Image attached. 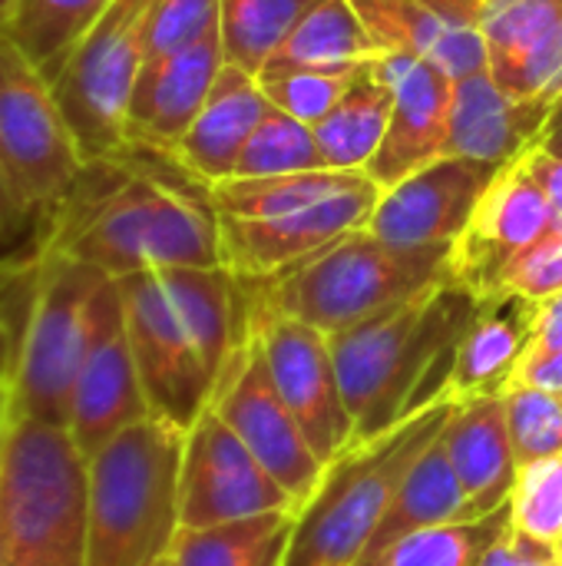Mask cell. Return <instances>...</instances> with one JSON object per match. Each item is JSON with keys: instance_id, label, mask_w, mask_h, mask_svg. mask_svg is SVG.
<instances>
[{"instance_id": "6da1fadb", "label": "cell", "mask_w": 562, "mask_h": 566, "mask_svg": "<svg viewBox=\"0 0 562 566\" xmlns=\"http://www.w3.org/2000/svg\"><path fill=\"white\" fill-rule=\"evenodd\" d=\"M159 153L126 146L89 163L63 209L40 229V249L79 259L109 279L152 269L222 265L209 189L156 169Z\"/></svg>"}, {"instance_id": "7a4b0ae2", "label": "cell", "mask_w": 562, "mask_h": 566, "mask_svg": "<svg viewBox=\"0 0 562 566\" xmlns=\"http://www.w3.org/2000/svg\"><path fill=\"white\" fill-rule=\"evenodd\" d=\"M477 305L480 298L450 275L348 332L328 335L354 441L394 428L444 395Z\"/></svg>"}, {"instance_id": "3957f363", "label": "cell", "mask_w": 562, "mask_h": 566, "mask_svg": "<svg viewBox=\"0 0 562 566\" xmlns=\"http://www.w3.org/2000/svg\"><path fill=\"white\" fill-rule=\"evenodd\" d=\"M450 398L424 405L394 428L354 441L321 474L315 494L295 511L282 566H358L368 554L407 468L441 434Z\"/></svg>"}, {"instance_id": "277c9868", "label": "cell", "mask_w": 562, "mask_h": 566, "mask_svg": "<svg viewBox=\"0 0 562 566\" xmlns=\"http://www.w3.org/2000/svg\"><path fill=\"white\" fill-rule=\"evenodd\" d=\"M185 431L146 418L89 458L86 566H156L172 554Z\"/></svg>"}, {"instance_id": "5b68a950", "label": "cell", "mask_w": 562, "mask_h": 566, "mask_svg": "<svg viewBox=\"0 0 562 566\" xmlns=\"http://www.w3.org/2000/svg\"><path fill=\"white\" fill-rule=\"evenodd\" d=\"M89 458L66 428L13 421L0 434V566H86Z\"/></svg>"}, {"instance_id": "8992f818", "label": "cell", "mask_w": 562, "mask_h": 566, "mask_svg": "<svg viewBox=\"0 0 562 566\" xmlns=\"http://www.w3.org/2000/svg\"><path fill=\"white\" fill-rule=\"evenodd\" d=\"M441 279H450V245L397 249L361 226L285 275L248 285L275 312L338 335Z\"/></svg>"}, {"instance_id": "52a82bcc", "label": "cell", "mask_w": 562, "mask_h": 566, "mask_svg": "<svg viewBox=\"0 0 562 566\" xmlns=\"http://www.w3.org/2000/svg\"><path fill=\"white\" fill-rule=\"evenodd\" d=\"M109 275L99 269L43 252L33 265V285L23 325L17 332V358L10 371V418L50 428L70 424L73 385L89 348L96 295Z\"/></svg>"}, {"instance_id": "ba28073f", "label": "cell", "mask_w": 562, "mask_h": 566, "mask_svg": "<svg viewBox=\"0 0 562 566\" xmlns=\"http://www.w3.org/2000/svg\"><path fill=\"white\" fill-rule=\"evenodd\" d=\"M0 166L26 222L40 229L63 209L86 163L53 83L0 30Z\"/></svg>"}, {"instance_id": "9c48e42d", "label": "cell", "mask_w": 562, "mask_h": 566, "mask_svg": "<svg viewBox=\"0 0 562 566\" xmlns=\"http://www.w3.org/2000/svg\"><path fill=\"white\" fill-rule=\"evenodd\" d=\"M149 7L152 0H116L53 80L56 103L86 166L126 149V106L146 63Z\"/></svg>"}, {"instance_id": "30bf717a", "label": "cell", "mask_w": 562, "mask_h": 566, "mask_svg": "<svg viewBox=\"0 0 562 566\" xmlns=\"http://www.w3.org/2000/svg\"><path fill=\"white\" fill-rule=\"evenodd\" d=\"M238 285H242V302H245V325L255 332L262 345L275 391L282 395L295 421L305 428L321 461L331 464L354 441V424L344 408V395H341V381H338V368L331 355V338L265 305L248 282H238Z\"/></svg>"}, {"instance_id": "8fae6325", "label": "cell", "mask_w": 562, "mask_h": 566, "mask_svg": "<svg viewBox=\"0 0 562 566\" xmlns=\"http://www.w3.org/2000/svg\"><path fill=\"white\" fill-rule=\"evenodd\" d=\"M209 408H215L258 464L288 491L295 507L315 494L328 464L275 391L262 345L248 325H242V338L215 381Z\"/></svg>"}, {"instance_id": "7c38bea8", "label": "cell", "mask_w": 562, "mask_h": 566, "mask_svg": "<svg viewBox=\"0 0 562 566\" xmlns=\"http://www.w3.org/2000/svg\"><path fill=\"white\" fill-rule=\"evenodd\" d=\"M116 285L123 295L126 332L149 411L152 418L189 431L195 418L209 408L215 391V381L202 365L192 332L185 328L156 269L116 279Z\"/></svg>"}, {"instance_id": "4fadbf2b", "label": "cell", "mask_w": 562, "mask_h": 566, "mask_svg": "<svg viewBox=\"0 0 562 566\" xmlns=\"http://www.w3.org/2000/svg\"><path fill=\"white\" fill-rule=\"evenodd\" d=\"M275 511H298L288 491L258 464L242 438L205 408L182 441L179 524L182 531L219 527Z\"/></svg>"}, {"instance_id": "5bb4252c", "label": "cell", "mask_w": 562, "mask_h": 566, "mask_svg": "<svg viewBox=\"0 0 562 566\" xmlns=\"http://www.w3.org/2000/svg\"><path fill=\"white\" fill-rule=\"evenodd\" d=\"M381 186L361 172L351 186L315 206L268 216V219H219L222 265L242 282H268L318 255L351 229H361L378 199Z\"/></svg>"}, {"instance_id": "9a60e30c", "label": "cell", "mask_w": 562, "mask_h": 566, "mask_svg": "<svg viewBox=\"0 0 562 566\" xmlns=\"http://www.w3.org/2000/svg\"><path fill=\"white\" fill-rule=\"evenodd\" d=\"M550 235V202L523 159L500 166L484 189L467 229L450 245V275L477 298L497 295L513 265H520Z\"/></svg>"}, {"instance_id": "2e32d148", "label": "cell", "mask_w": 562, "mask_h": 566, "mask_svg": "<svg viewBox=\"0 0 562 566\" xmlns=\"http://www.w3.org/2000/svg\"><path fill=\"white\" fill-rule=\"evenodd\" d=\"M146 418H152V411L132 358L123 295L116 279H106V285L96 295L93 335L73 385L66 431L76 441V448L86 458H93L99 448H106L113 438H119Z\"/></svg>"}, {"instance_id": "e0dca14e", "label": "cell", "mask_w": 562, "mask_h": 566, "mask_svg": "<svg viewBox=\"0 0 562 566\" xmlns=\"http://www.w3.org/2000/svg\"><path fill=\"white\" fill-rule=\"evenodd\" d=\"M494 176L497 166L444 156L384 189L364 229L397 249L454 245Z\"/></svg>"}, {"instance_id": "ac0fdd59", "label": "cell", "mask_w": 562, "mask_h": 566, "mask_svg": "<svg viewBox=\"0 0 562 566\" xmlns=\"http://www.w3.org/2000/svg\"><path fill=\"white\" fill-rule=\"evenodd\" d=\"M378 66L391 86V119L381 149L364 172L381 189H391L447 156L454 80L434 63L407 53H384Z\"/></svg>"}, {"instance_id": "d6986e66", "label": "cell", "mask_w": 562, "mask_h": 566, "mask_svg": "<svg viewBox=\"0 0 562 566\" xmlns=\"http://www.w3.org/2000/svg\"><path fill=\"white\" fill-rule=\"evenodd\" d=\"M222 66L225 50L219 27L189 46L149 56L126 106V146L169 156L209 99Z\"/></svg>"}, {"instance_id": "ffe728a7", "label": "cell", "mask_w": 562, "mask_h": 566, "mask_svg": "<svg viewBox=\"0 0 562 566\" xmlns=\"http://www.w3.org/2000/svg\"><path fill=\"white\" fill-rule=\"evenodd\" d=\"M384 53L434 63L450 80L487 70L480 0H351Z\"/></svg>"}, {"instance_id": "44dd1931", "label": "cell", "mask_w": 562, "mask_h": 566, "mask_svg": "<svg viewBox=\"0 0 562 566\" xmlns=\"http://www.w3.org/2000/svg\"><path fill=\"white\" fill-rule=\"evenodd\" d=\"M490 76L547 103L562 99V0H480Z\"/></svg>"}, {"instance_id": "7402d4cb", "label": "cell", "mask_w": 562, "mask_h": 566, "mask_svg": "<svg viewBox=\"0 0 562 566\" xmlns=\"http://www.w3.org/2000/svg\"><path fill=\"white\" fill-rule=\"evenodd\" d=\"M556 103L503 90L490 70L454 80L447 156L510 166L543 143Z\"/></svg>"}, {"instance_id": "603a6c76", "label": "cell", "mask_w": 562, "mask_h": 566, "mask_svg": "<svg viewBox=\"0 0 562 566\" xmlns=\"http://www.w3.org/2000/svg\"><path fill=\"white\" fill-rule=\"evenodd\" d=\"M441 444L467 494L470 521L510 507L520 464L507 428L503 395L454 401L441 428Z\"/></svg>"}, {"instance_id": "cb8c5ba5", "label": "cell", "mask_w": 562, "mask_h": 566, "mask_svg": "<svg viewBox=\"0 0 562 566\" xmlns=\"http://www.w3.org/2000/svg\"><path fill=\"white\" fill-rule=\"evenodd\" d=\"M268 106L272 103L265 99L255 73L225 63L212 83L209 99L202 103L199 116L169 153V159L205 189L232 179L238 156Z\"/></svg>"}, {"instance_id": "d4e9b609", "label": "cell", "mask_w": 562, "mask_h": 566, "mask_svg": "<svg viewBox=\"0 0 562 566\" xmlns=\"http://www.w3.org/2000/svg\"><path fill=\"white\" fill-rule=\"evenodd\" d=\"M533 315H537V302L513 292H497L480 298L477 315L457 345L444 395L450 401L503 395L530 345Z\"/></svg>"}, {"instance_id": "484cf974", "label": "cell", "mask_w": 562, "mask_h": 566, "mask_svg": "<svg viewBox=\"0 0 562 566\" xmlns=\"http://www.w3.org/2000/svg\"><path fill=\"white\" fill-rule=\"evenodd\" d=\"M454 521H470V511H467V494H464V488L454 474V464H450V458L441 444V434H437L407 468V474H404L368 554H374V551H381V547H388V544H394L414 531L454 524Z\"/></svg>"}, {"instance_id": "4316f807", "label": "cell", "mask_w": 562, "mask_h": 566, "mask_svg": "<svg viewBox=\"0 0 562 566\" xmlns=\"http://www.w3.org/2000/svg\"><path fill=\"white\" fill-rule=\"evenodd\" d=\"M378 63L361 66L335 109L315 126V139L328 169H368L384 143L391 119V86Z\"/></svg>"}, {"instance_id": "83f0119b", "label": "cell", "mask_w": 562, "mask_h": 566, "mask_svg": "<svg viewBox=\"0 0 562 566\" xmlns=\"http://www.w3.org/2000/svg\"><path fill=\"white\" fill-rule=\"evenodd\" d=\"M295 531V511H275L202 531H179L176 566H282Z\"/></svg>"}, {"instance_id": "f1b7e54d", "label": "cell", "mask_w": 562, "mask_h": 566, "mask_svg": "<svg viewBox=\"0 0 562 566\" xmlns=\"http://www.w3.org/2000/svg\"><path fill=\"white\" fill-rule=\"evenodd\" d=\"M116 0H17L3 33L53 83L73 46Z\"/></svg>"}, {"instance_id": "f546056e", "label": "cell", "mask_w": 562, "mask_h": 566, "mask_svg": "<svg viewBox=\"0 0 562 566\" xmlns=\"http://www.w3.org/2000/svg\"><path fill=\"white\" fill-rule=\"evenodd\" d=\"M384 56L381 43L368 33L351 0H321L291 30L272 60L301 66H368Z\"/></svg>"}, {"instance_id": "4dcf8cb0", "label": "cell", "mask_w": 562, "mask_h": 566, "mask_svg": "<svg viewBox=\"0 0 562 566\" xmlns=\"http://www.w3.org/2000/svg\"><path fill=\"white\" fill-rule=\"evenodd\" d=\"M321 0H222L219 33L225 63L258 73Z\"/></svg>"}, {"instance_id": "1f68e13d", "label": "cell", "mask_w": 562, "mask_h": 566, "mask_svg": "<svg viewBox=\"0 0 562 566\" xmlns=\"http://www.w3.org/2000/svg\"><path fill=\"white\" fill-rule=\"evenodd\" d=\"M507 524H510V507L480 521L424 527L368 554L358 566H477L484 551L503 534Z\"/></svg>"}, {"instance_id": "d6a6232c", "label": "cell", "mask_w": 562, "mask_h": 566, "mask_svg": "<svg viewBox=\"0 0 562 566\" xmlns=\"http://www.w3.org/2000/svg\"><path fill=\"white\" fill-rule=\"evenodd\" d=\"M358 70L361 66L331 70V66H301V63L268 60L255 73V80L275 109H282L308 126H318L335 109V103L344 96V90L351 86Z\"/></svg>"}, {"instance_id": "836d02e7", "label": "cell", "mask_w": 562, "mask_h": 566, "mask_svg": "<svg viewBox=\"0 0 562 566\" xmlns=\"http://www.w3.org/2000/svg\"><path fill=\"white\" fill-rule=\"evenodd\" d=\"M328 169L321 146L315 139V126L268 106L262 123L255 126L252 139L245 143L235 176L242 179H262V176H291V172H311Z\"/></svg>"}, {"instance_id": "e575fe53", "label": "cell", "mask_w": 562, "mask_h": 566, "mask_svg": "<svg viewBox=\"0 0 562 566\" xmlns=\"http://www.w3.org/2000/svg\"><path fill=\"white\" fill-rule=\"evenodd\" d=\"M503 411L517 464L562 454V395L510 381L503 388Z\"/></svg>"}, {"instance_id": "d590c367", "label": "cell", "mask_w": 562, "mask_h": 566, "mask_svg": "<svg viewBox=\"0 0 562 566\" xmlns=\"http://www.w3.org/2000/svg\"><path fill=\"white\" fill-rule=\"evenodd\" d=\"M510 524L560 551L562 544V454L520 464L510 494Z\"/></svg>"}, {"instance_id": "8d00e7d4", "label": "cell", "mask_w": 562, "mask_h": 566, "mask_svg": "<svg viewBox=\"0 0 562 566\" xmlns=\"http://www.w3.org/2000/svg\"><path fill=\"white\" fill-rule=\"evenodd\" d=\"M222 0H152L146 20V60L189 46L219 27Z\"/></svg>"}, {"instance_id": "74e56055", "label": "cell", "mask_w": 562, "mask_h": 566, "mask_svg": "<svg viewBox=\"0 0 562 566\" xmlns=\"http://www.w3.org/2000/svg\"><path fill=\"white\" fill-rule=\"evenodd\" d=\"M562 289V239L537 245L520 265L510 269V275L503 279L500 292H513L523 295L530 302H540L553 292Z\"/></svg>"}, {"instance_id": "f35d334b", "label": "cell", "mask_w": 562, "mask_h": 566, "mask_svg": "<svg viewBox=\"0 0 562 566\" xmlns=\"http://www.w3.org/2000/svg\"><path fill=\"white\" fill-rule=\"evenodd\" d=\"M477 566H562V554L507 524L503 534L484 551Z\"/></svg>"}, {"instance_id": "ab89813d", "label": "cell", "mask_w": 562, "mask_h": 566, "mask_svg": "<svg viewBox=\"0 0 562 566\" xmlns=\"http://www.w3.org/2000/svg\"><path fill=\"white\" fill-rule=\"evenodd\" d=\"M527 169L533 172V179L540 182L547 202H550V235L543 242H553V239H562V156L537 146L523 156ZM540 242V245H543Z\"/></svg>"}, {"instance_id": "60d3db41", "label": "cell", "mask_w": 562, "mask_h": 566, "mask_svg": "<svg viewBox=\"0 0 562 566\" xmlns=\"http://www.w3.org/2000/svg\"><path fill=\"white\" fill-rule=\"evenodd\" d=\"M560 348H562V289L537 302L533 335H530V345H527V352H523V358H520V361L543 358V355L560 352Z\"/></svg>"}, {"instance_id": "b9f144b4", "label": "cell", "mask_w": 562, "mask_h": 566, "mask_svg": "<svg viewBox=\"0 0 562 566\" xmlns=\"http://www.w3.org/2000/svg\"><path fill=\"white\" fill-rule=\"evenodd\" d=\"M26 219H23V212H20V206H17V199H13V192H10V182H7V176H3V166H0V235H10L13 229H20Z\"/></svg>"}, {"instance_id": "7bdbcfd3", "label": "cell", "mask_w": 562, "mask_h": 566, "mask_svg": "<svg viewBox=\"0 0 562 566\" xmlns=\"http://www.w3.org/2000/svg\"><path fill=\"white\" fill-rule=\"evenodd\" d=\"M13 358H17V332H13L10 322L0 315V385H10Z\"/></svg>"}, {"instance_id": "ee69618b", "label": "cell", "mask_w": 562, "mask_h": 566, "mask_svg": "<svg viewBox=\"0 0 562 566\" xmlns=\"http://www.w3.org/2000/svg\"><path fill=\"white\" fill-rule=\"evenodd\" d=\"M543 149H550V153H556L562 156V99L556 103V109H553V116H550V126H547V133H543V143H540Z\"/></svg>"}, {"instance_id": "f6af8a7d", "label": "cell", "mask_w": 562, "mask_h": 566, "mask_svg": "<svg viewBox=\"0 0 562 566\" xmlns=\"http://www.w3.org/2000/svg\"><path fill=\"white\" fill-rule=\"evenodd\" d=\"M7 418H10V385H0V434L7 428Z\"/></svg>"}, {"instance_id": "bcb514c9", "label": "cell", "mask_w": 562, "mask_h": 566, "mask_svg": "<svg viewBox=\"0 0 562 566\" xmlns=\"http://www.w3.org/2000/svg\"><path fill=\"white\" fill-rule=\"evenodd\" d=\"M13 7H17V0H0V30L7 27V20H10V13H13Z\"/></svg>"}, {"instance_id": "7dc6e473", "label": "cell", "mask_w": 562, "mask_h": 566, "mask_svg": "<svg viewBox=\"0 0 562 566\" xmlns=\"http://www.w3.org/2000/svg\"><path fill=\"white\" fill-rule=\"evenodd\" d=\"M156 566H176V560H172V554H169V557H166L162 564H156Z\"/></svg>"}, {"instance_id": "c3c4849f", "label": "cell", "mask_w": 562, "mask_h": 566, "mask_svg": "<svg viewBox=\"0 0 562 566\" xmlns=\"http://www.w3.org/2000/svg\"><path fill=\"white\" fill-rule=\"evenodd\" d=\"M560 554H562V544H560Z\"/></svg>"}, {"instance_id": "681fc988", "label": "cell", "mask_w": 562, "mask_h": 566, "mask_svg": "<svg viewBox=\"0 0 562 566\" xmlns=\"http://www.w3.org/2000/svg\"><path fill=\"white\" fill-rule=\"evenodd\" d=\"M0 239H3V235H0Z\"/></svg>"}]
</instances>
